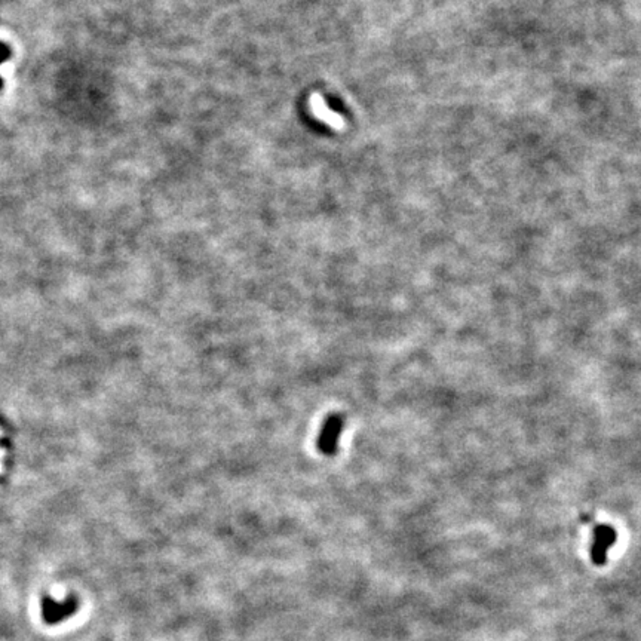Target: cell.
<instances>
[{"label": "cell", "mask_w": 641, "mask_h": 641, "mask_svg": "<svg viewBox=\"0 0 641 641\" xmlns=\"http://www.w3.org/2000/svg\"><path fill=\"white\" fill-rule=\"evenodd\" d=\"M10 56V51H9V47L5 45V43H0V66H2V64L9 58ZM3 88V81H2V76H0V91H2Z\"/></svg>", "instance_id": "obj_4"}, {"label": "cell", "mask_w": 641, "mask_h": 641, "mask_svg": "<svg viewBox=\"0 0 641 641\" xmlns=\"http://www.w3.org/2000/svg\"><path fill=\"white\" fill-rule=\"evenodd\" d=\"M340 428H342V423H340L339 417H333L330 420L328 425L325 426V432H324V435L321 437V447H322L324 451L334 450L333 444L338 441V438H339Z\"/></svg>", "instance_id": "obj_2"}, {"label": "cell", "mask_w": 641, "mask_h": 641, "mask_svg": "<svg viewBox=\"0 0 641 641\" xmlns=\"http://www.w3.org/2000/svg\"><path fill=\"white\" fill-rule=\"evenodd\" d=\"M613 539H615V533H613V530H612V528L599 527V530H597L595 556H597V557H601V556H603V552H604V549H606V547H607L610 542H613Z\"/></svg>", "instance_id": "obj_3"}, {"label": "cell", "mask_w": 641, "mask_h": 641, "mask_svg": "<svg viewBox=\"0 0 641 641\" xmlns=\"http://www.w3.org/2000/svg\"><path fill=\"white\" fill-rule=\"evenodd\" d=\"M310 108H312V113L317 116L321 122L327 124L328 126H331L334 129H343L344 128V125H346L344 119L339 113H335L334 110H331L330 106L325 103V100L322 99V95H319L318 92L312 94V97H310Z\"/></svg>", "instance_id": "obj_1"}]
</instances>
